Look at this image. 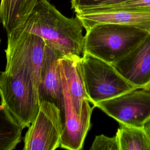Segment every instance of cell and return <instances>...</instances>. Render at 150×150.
Wrapping results in <instances>:
<instances>
[{"label":"cell","instance_id":"obj_1","mask_svg":"<svg viewBox=\"0 0 150 150\" xmlns=\"http://www.w3.org/2000/svg\"><path fill=\"white\" fill-rule=\"evenodd\" d=\"M6 63L0 74L1 104L23 128L36 115L42 62L36 52L22 42L7 43Z\"/></svg>","mask_w":150,"mask_h":150},{"label":"cell","instance_id":"obj_2","mask_svg":"<svg viewBox=\"0 0 150 150\" xmlns=\"http://www.w3.org/2000/svg\"><path fill=\"white\" fill-rule=\"evenodd\" d=\"M83 28L76 16L67 18L47 0H39L18 32L36 35L42 38L46 45L60 52L64 57H81L84 53Z\"/></svg>","mask_w":150,"mask_h":150},{"label":"cell","instance_id":"obj_3","mask_svg":"<svg viewBox=\"0 0 150 150\" xmlns=\"http://www.w3.org/2000/svg\"><path fill=\"white\" fill-rule=\"evenodd\" d=\"M148 34L143 29L129 25L97 24L86 30L84 53L113 64L130 53Z\"/></svg>","mask_w":150,"mask_h":150},{"label":"cell","instance_id":"obj_4","mask_svg":"<svg viewBox=\"0 0 150 150\" xmlns=\"http://www.w3.org/2000/svg\"><path fill=\"white\" fill-rule=\"evenodd\" d=\"M83 74L90 103L95 107L138 88L126 80L112 64L84 52L81 58Z\"/></svg>","mask_w":150,"mask_h":150},{"label":"cell","instance_id":"obj_5","mask_svg":"<svg viewBox=\"0 0 150 150\" xmlns=\"http://www.w3.org/2000/svg\"><path fill=\"white\" fill-rule=\"evenodd\" d=\"M63 131L61 112L49 101L40 103L38 112L24 137V150H54L60 146Z\"/></svg>","mask_w":150,"mask_h":150},{"label":"cell","instance_id":"obj_6","mask_svg":"<svg viewBox=\"0 0 150 150\" xmlns=\"http://www.w3.org/2000/svg\"><path fill=\"white\" fill-rule=\"evenodd\" d=\"M96 107L119 124L143 127L150 118V93L138 88L100 102Z\"/></svg>","mask_w":150,"mask_h":150},{"label":"cell","instance_id":"obj_7","mask_svg":"<svg viewBox=\"0 0 150 150\" xmlns=\"http://www.w3.org/2000/svg\"><path fill=\"white\" fill-rule=\"evenodd\" d=\"M60 73L64 96V116L60 147L69 150H80L83 149L90 128L91 116L95 106L91 107L90 101L85 100L81 113L78 114L72 104L65 78L61 71Z\"/></svg>","mask_w":150,"mask_h":150},{"label":"cell","instance_id":"obj_8","mask_svg":"<svg viewBox=\"0 0 150 150\" xmlns=\"http://www.w3.org/2000/svg\"><path fill=\"white\" fill-rule=\"evenodd\" d=\"M64 57L60 52L46 45L38 87L39 101H49L60 110L63 122L64 116V96L59 61Z\"/></svg>","mask_w":150,"mask_h":150},{"label":"cell","instance_id":"obj_9","mask_svg":"<svg viewBox=\"0 0 150 150\" xmlns=\"http://www.w3.org/2000/svg\"><path fill=\"white\" fill-rule=\"evenodd\" d=\"M129 83L142 88L150 82V33L127 56L112 64Z\"/></svg>","mask_w":150,"mask_h":150},{"label":"cell","instance_id":"obj_10","mask_svg":"<svg viewBox=\"0 0 150 150\" xmlns=\"http://www.w3.org/2000/svg\"><path fill=\"white\" fill-rule=\"evenodd\" d=\"M76 16L86 30L100 23H116L135 26L150 33V8L83 12L76 13Z\"/></svg>","mask_w":150,"mask_h":150},{"label":"cell","instance_id":"obj_11","mask_svg":"<svg viewBox=\"0 0 150 150\" xmlns=\"http://www.w3.org/2000/svg\"><path fill=\"white\" fill-rule=\"evenodd\" d=\"M81 57H62L59 64L60 71L66 81L72 104L78 114H80L85 100L90 101L86 88Z\"/></svg>","mask_w":150,"mask_h":150},{"label":"cell","instance_id":"obj_12","mask_svg":"<svg viewBox=\"0 0 150 150\" xmlns=\"http://www.w3.org/2000/svg\"><path fill=\"white\" fill-rule=\"evenodd\" d=\"M39 0H1L0 21L7 36L20 30Z\"/></svg>","mask_w":150,"mask_h":150},{"label":"cell","instance_id":"obj_13","mask_svg":"<svg viewBox=\"0 0 150 150\" xmlns=\"http://www.w3.org/2000/svg\"><path fill=\"white\" fill-rule=\"evenodd\" d=\"M23 128L13 118L8 109L0 104V150H13L21 141Z\"/></svg>","mask_w":150,"mask_h":150},{"label":"cell","instance_id":"obj_14","mask_svg":"<svg viewBox=\"0 0 150 150\" xmlns=\"http://www.w3.org/2000/svg\"><path fill=\"white\" fill-rule=\"evenodd\" d=\"M119 124L116 135L120 150H150V138L143 127Z\"/></svg>","mask_w":150,"mask_h":150},{"label":"cell","instance_id":"obj_15","mask_svg":"<svg viewBox=\"0 0 150 150\" xmlns=\"http://www.w3.org/2000/svg\"><path fill=\"white\" fill-rule=\"evenodd\" d=\"M125 1L126 0H71V6L76 13H79Z\"/></svg>","mask_w":150,"mask_h":150},{"label":"cell","instance_id":"obj_16","mask_svg":"<svg viewBox=\"0 0 150 150\" xmlns=\"http://www.w3.org/2000/svg\"><path fill=\"white\" fill-rule=\"evenodd\" d=\"M150 8V0H126L125 1L92 9L84 12L117 10L137 9ZM83 13V12H82Z\"/></svg>","mask_w":150,"mask_h":150},{"label":"cell","instance_id":"obj_17","mask_svg":"<svg viewBox=\"0 0 150 150\" xmlns=\"http://www.w3.org/2000/svg\"><path fill=\"white\" fill-rule=\"evenodd\" d=\"M90 150H120L117 135L112 137L103 134L96 136Z\"/></svg>","mask_w":150,"mask_h":150},{"label":"cell","instance_id":"obj_18","mask_svg":"<svg viewBox=\"0 0 150 150\" xmlns=\"http://www.w3.org/2000/svg\"><path fill=\"white\" fill-rule=\"evenodd\" d=\"M144 130L150 138V118L146 121L143 127Z\"/></svg>","mask_w":150,"mask_h":150},{"label":"cell","instance_id":"obj_19","mask_svg":"<svg viewBox=\"0 0 150 150\" xmlns=\"http://www.w3.org/2000/svg\"><path fill=\"white\" fill-rule=\"evenodd\" d=\"M141 88H143L144 90H145L150 93V82L149 83H148L147 84H146L145 86H143Z\"/></svg>","mask_w":150,"mask_h":150}]
</instances>
